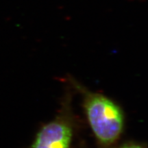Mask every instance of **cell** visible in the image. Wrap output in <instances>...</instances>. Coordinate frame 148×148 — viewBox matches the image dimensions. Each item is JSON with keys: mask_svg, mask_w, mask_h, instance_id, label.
<instances>
[{"mask_svg": "<svg viewBox=\"0 0 148 148\" xmlns=\"http://www.w3.org/2000/svg\"><path fill=\"white\" fill-rule=\"evenodd\" d=\"M82 92L84 110L96 138L101 145H112L123 129L124 116L121 109L101 94L86 90Z\"/></svg>", "mask_w": 148, "mask_h": 148, "instance_id": "6da1fadb", "label": "cell"}, {"mask_svg": "<svg viewBox=\"0 0 148 148\" xmlns=\"http://www.w3.org/2000/svg\"><path fill=\"white\" fill-rule=\"evenodd\" d=\"M72 136L71 122L58 116L41 127L31 148H70Z\"/></svg>", "mask_w": 148, "mask_h": 148, "instance_id": "7a4b0ae2", "label": "cell"}, {"mask_svg": "<svg viewBox=\"0 0 148 148\" xmlns=\"http://www.w3.org/2000/svg\"><path fill=\"white\" fill-rule=\"evenodd\" d=\"M120 148H145V147H143L142 145H140V144L128 143V144H125V145H123Z\"/></svg>", "mask_w": 148, "mask_h": 148, "instance_id": "3957f363", "label": "cell"}]
</instances>
